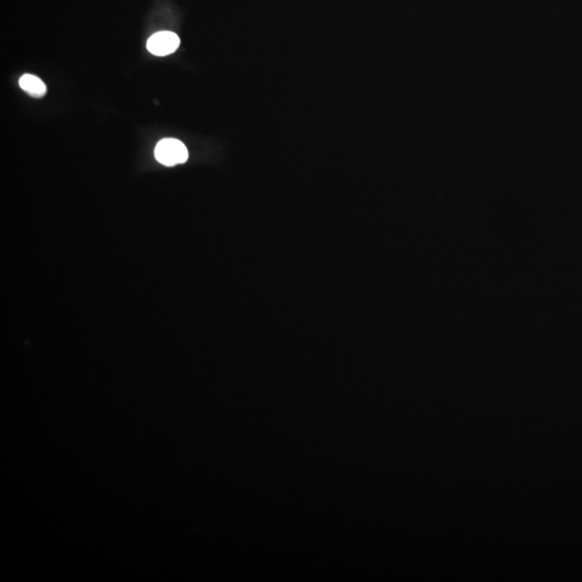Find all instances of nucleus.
<instances>
[{
	"label": "nucleus",
	"instance_id": "3",
	"mask_svg": "<svg viewBox=\"0 0 582 582\" xmlns=\"http://www.w3.org/2000/svg\"><path fill=\"white\" fill-rule=\"evenodd\" d=\"M20 87L28 95L36 97V99H40L47 93L46 85L42 83V79L30 73H26L20 78Z\"/></svg>",
	"mask_w": 582,
	"mask_h": 582
},
{
	"label": "nucleus",
	"instance_id": "2",
	"mask_svg": "<svg viewBox=\"0 0 582 582\" xmlns=\"http://www.w3.org/2000/svg\"><path fill=\"white\" fill-rule=\"evenodd\" d=\"M181 39L175 32H159L152 35L147 42L149 52L157 56H166L178 49Z\"/></svg>",
	"mask_w": 582,
	"mask_h": 582
},
{
	"label": "nucleus",
	"instance_id": "1",
	"mask_svg": "<svg viewBox=\"0 0 582 582\" xmlns=\"http://www.w3.org/2000/svg\"><path fill=\"white\" fill-rule=\"evenodd\" d=\"M155 159L165 166H175L187 162L189 154L185 145L178 140L166 138L161 140L154 150Z\"/></svg>",
	"mask_w": 582,
	"mask_h": 582
}]
</instances>
